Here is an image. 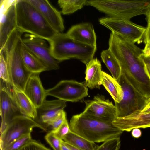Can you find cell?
<instances>
[{
	"label": "cell",
	"mask_w": 150,
	"mask_h": 150,
	"mask_svg": "<svg viewBox=\"0 0 150 150\" xmlns=\"http://www.w3.org/2000/svg\"><path fill=\"white\" fill-rule=\"evenodd\" d=\"M110 50L118 61L122 73L134 88L147 98L150 97V79L142 58V50L125 39L117 41Z\"/></svg>",
	"instance_id": "obj_1"
},
{
	"label": "cell",
	"mask_w": 150,
	"mask_h": 150,
	"mask_svg": "<svg viewBox=\"0 0 150 150\" xmlns=\"http://www.w3.org/2000/svg\"><path fill=\"white\" fill-rule=\"evenodd\" d=\"M69 126L71 131L95 143L120 137L123 132L112 122L97 120L83 112L72 117Z\"/></svg>",
	"instance_id": "obj_2"
},
{
	"label": "cell",
	"mask_w": 150,
	"mask_h": 150,
	"mask_svg": "<svg viewBox=\"0 0 150 150\" xmlns=\"http://www.w3.org/2000/svg\"><path fill=\"white\" fill-rule=\"evenodd\" d=\"M23 33L16 28L9 35L2 51L6 62L9 84L24 91L26 84L33 73L24 65L20 55L19 45Z\"/></svg>",
	"instance_id": "obj_3"
},
{
	"label": "cell",
	"mask_w": 150,
	"mask_h": 150,
	"mask_svg": "<svg viewBox=\"0 0 150 150\" xmlns=\"http://www.w3.org/2000/svg\"><path fill=\"white\" fill-rule=\"evenodd\" d=\"M15 6L16 27L23 33L35 35L47 41L57 33L28 0H17Z\"/></svg>",
	"instance_id": "obj_4"
},
{
	"label": "cell",
	"mask_w": 150,
	"mask_h": 150,
	"mask_svg": "<svg viewBox=\"0 0 150 150\" xmlns=\"http://www.w3.org/2000/svg\"><path fill=\"white\" fill-rule=\"evenodd\" d=\"M53 57L60 62L75 59L86 65L91 59L97 47L85 44L76 40L66 33H56L47 41Z\"/></svg>",
	"instance_id": "obj_5"
},
{
	"label": "cell",
	"mask_w": 150,
	"mask_h": 150,
	"mask_svg": "<svg viewBox=\"0 0 150 150\" xmlns=\"http://www.w3.org/2000/svg\"><path fill=\"white\" fill-rule=\"evenodd\" d=\"M86 5L93 7L109 17L126 20L146 15L150 9V0H87Z\"/></svg>",
	"instance_id": "obj_6"
},
{
	"label": "cell",
	"mask_w": 150,
	"mask_h": 150,
	"mask_svg": "<svg viewBox=\"0 0 150 150\" xmlns=\"http://www.w3.org/2000/svg\"><path fill=\"white\" fill-rule=\"evenodd\" d=\"M118 83L121 86L123 95L121 101L115 103L117 117H125L141 111L148 98L138 93L122 73Z\"/></svg>",
	"instance_id": "obj_7"
},
{
	"label": "cell",
	"mask_w": 150,
	"mask_h": 150,
	"mask_svg": "<svg viewBox=\"0 0 150 150\" xmlns=\"http://www.w3.org/2000/svg\"><path fill=\"white\" fill-rule=\"evenodd\" d=\"M98 21L111 32L119 35L134 43L140 44L142 42L146 27L135 24L130 20L109 16L100 18Z\"/></svg>",
	"instance_id": "obj_8"
},
{
	"label": "cell",
	"mask_w": 150,
	"mask_h": 150,
	"mask_svg": "<svg viewBox=\"0 0 150 150\" xmlns=\"http://www.w3.org/2000/svg\"><path fill=\"white\" fill-rule=\"evenodd\" d=\"M46 129L33 119L23 115L13 118L4 132L1 134L0 149L3 150L13 142L25 134H31L33 128Z\"/></svg>",
	"instance_id": "obj_9"
},
{
	"label": "cell",
	"mask_w": 150,
	"mask_h": 150,
	"mask_svg": "<svg viewBox=\"0 0 150 150\" xmlns=\"http://www.w3.org/2000/svg\"><path fill=\"white\" fill-rule=\"evenodd\" d=\"M47 96L55 97L66 102H80L88 95L85 83L73 80H63L53 87L46 90Z\"/></svg>",
	"instance_id": "obj_10"
},
{
	"label": "cell",
	"mask_w": 150,
	"mask_h": 150,
	"mask_svg": "<svg viewBox=\"0 0 150 150\" xmlns=\"http://www.w3.org/2000/svg\"><path fill=\"white\" fill-rule=\"evenodd\" d=\"M46 40L29 33L25 34L21 40V43L36 56L47 67L48 70H57L59 62L55 59L50 51Z\"/></svg>",
	"instance_id": "obj_11"
},
{
	"label": "cell",
	"mask_w": 150,
	"mask_h": 150,
	"mask_svg": "<svg viewBox=\"0 0 150 150\" xmlns=\"http://www.w3.org/2000/svg\"><path fill=\"white\" fill-rule=\"evenodd\" d=\"M83 112L97 120L112 122L117 117L115 106L103 95L98 94L92 100L84 101Z\"/></svg>",
	"instance_id": "obj_12"
},
{
	"label": "cell",
	"mask_w": 150,
	"mask_h": 150,
	"mask_svg": "<svg viewBox=\"0 0 150 150\" xmlns=\"http://www.w3.org/2000/svg\"><path fill=\"white\" fill-rule=\"evenodd\" d=\"M11 86L1 80L0 88V115L1 118V133L4 131L9 123L14 117L22 115L13 98Z\"/></svg>",
	"instance_id": "obj_13"
},
{
	"label": "cell",
	"mask_w": 150,
	"mask_h": 150,
	"mask_svg": "<svg viewBox=\"0 0 150 150\" xmlns=\"http://www.w3.org/2000/svg\"><path fill=\"white\" fill-rule=\"evenodd\" d=\"M28 0L39 11L57 33H63L65 27L60 11L47 0Z\"/></svg>",
	"instance_id": "obj_14"
},
{
	"label": "cell",
	"mask_w": 150,
	"mask_h": 150,
	"mask_svg": "<svg viewBox=\"0 0 150 150\" xmlns=\"http://www.w3.org/2000/svg\"><path fill=\"white\" fill-rule=\"evenodd\" d=\"M115 127L124 131L129 132L135 128L150 127V112H136L122 117H117L112 122Z\"/></svg>",
	"instance_id": "obj_15"
},
{
	"label": "cell",
	"mask_w": 150,
	"mask_h": 150,
	"mask_svg": "<svg viewBox=\"0 0 150 150\" xmlns=\"http://www.w3.org/2000/svg\"><path fill=\"white\" fill-rule=\"evenodd\" d=\"M66 102L59 99L45 100L39 107L36 108L37 116L34 120L46 125L55 119L64 110Z\"/></svg>",
	"instance_id": "obj_16"
},
{
	"label": "cell",
	"mask_w": 150,
	"mask_h": 150,
	"mask_svg": "<svg viewBox=\"0 0 150 150\" xmlns=\"http://www.w3.org/2000/svg\"><path fill=\"white\" fill-rule=\"evenodd\" d=\"M66 34L76 40L96 47V35L93 25L89 23H83L74 25Z\"/></svg>",
	"instance_id": "obj_17"
},
{
	"label": "cell",
	"mask_w": 150,
	"mask_h": 150,
	"mask_svg": "<svg viewBox=\"0 0 150 150\" xmlns=\"http://www.w3.org/2000/svg\"><path fill=\"white\" fill-rule=\"evenodd\" d=\"M39 73H33L25 86L24 92L36 108L40 107L47 96L39 77Z\"/></svg>",
	"instance_id": "obj_18"
},
{
	"label": "cell",
	"mask_w": 150,
	"mask_h": 150,
	"mask_svg": "<svg viewBox=\"0 0 150 150\" xmlns=\"http://www.w3.org/2000/svg\"><path fill=\"white\" fill-rule=\"evenodd\" d=\"M16 2L6 10L0 14V52L2 51L9 35L16 28Z\"/></svg>",
	"instance_id": "obj_19"
},
{
	"label": "cell",
	"mask_w": 150,
	"mask_h": 150,
	"mask_svg": "<svg viewBox=\"0 0 150 150\" xmlns=\"http://www.w3.org/2000/svg\"><path fill=\"white\" fill-rule=\"evenodd\" d=\"M11 91L14 101L21 113L35 119L37 116L36 108L24 91L15 87Z\"/></svg>",
	"instance_id": "obj_20"
},
{
	"label": "cell",
	"mask_w": 150,
	"mask_h": 150,
	"mask_svg": "<svg viewBox=\"0 0 150 150\" xmlns=\"http://www.w3.org/2000/svg\"><path fill=\"white\" fill-rule=\"evenodd\" d=\"M85 84L89 88H99L102 85V71L100 62L93 58L86 65Z\"/></svg>",
	"instance_id": "obj_21"
},
{
	"label": "cell",
	"mask_w": 150,
	"mask_h": 150,
	"mask_svg": "<svg viewBox=\"0 0 150 150\" xmlns=\"http://www.w3.org/2000/svg\"><path fill=\"white\" fill-rule=\"evenodd\" d=\"M19 52L26 68L33 73H39L49 71L47 67L33 53L21 43L19 45Z\"/></svg>",
	"instance_id": "obj_22"
},
{
	"label": "cell",
	"mask_w": 150,
	"mask_h": 150,
	"mask_svg": "<svg viewBox=\"0 0 150 150\" xmlns=\"http://www.w3.org/2000/svg\"><path fill=\"white\" fill-rule=\"evenodd\" d=\"M102 84L110 94L115 103H120L122 99L123 91L120 83L113 77L102 71Z\"/></svg>",
	"instance_id": "obj_23"
},
{
	"label": "cell",
	"mask_w": 150,
	"mask_h": 150,
	"mask_svg": "<svg viewBox=\"0 0 150 150\" xmlns=\"http://www.w3.org/2000/svg\"><path fill=\"white\" fill-rule=\"evenodd\" d=\"M101 57L112 77L118 82L122 74L121 67L118 61L109 48L102 51Z\"/></svg>",
	"instance_id": "obj_24"
},
{
	"label": "cell",
	"mask_w": 150,
	"mask_h": 150,
	"mask_svg": "<svg viewBox=\"0 0 150 150\" xmlns=\"http://www.w3.org/2000/svg\"><path fill=\"white\" fill-rule=\"evenodd\" d=\"M65 142L81 150H96L95 143L91 142L71 131L64 137Z\"/></svg>",
	"instance_id": "obj_25"
},
{
	"label": "cell",
	"mask_w": 150,
	"mask_h": 150,
	"mask_svg": "<svg viewBox=\"0 0 150 150\" xmlns=\"http://www.w3.org/2000/svg\"><path fill=\"white\" fill-rule=\"evenodd\" d=\"M87 0H59L58 4L64 15L71 14L86 5Z\"/></svg>",
	"instance_id": "obj_26"
},
{
	"label": "cell",
	"mask_w": 150,
	"mask_h": 150,
	"mask_svg": "<svg viewBox=\"0 0 150 150\" xmlns=\"http://www.w3.org/2000/svg\"><path fill=\"white\" fill-rule=\"evenodd\" d=\"M32 139L31 134H25L12 142L3 150H18Z\"/></svg>",
	"instance_id": "obj_27"
},
{
	"label": "cell",
	"mask_w": 150,
	"mask_h": 150,
	"mask_svg": "<svg viewBox=\"0 0 150 150\" xmlns=\"http://www.w3.org/2000/svg\"><path fill=\"white\" fill-rule=\"evenodd\" d=\"M120 144V137L114 138L104 142L96 150H119Z\"/></svg>",
	"instance_id": "obj_28"
},
{
	"label": "cell",
	"mask_w": 150,
	"mask_h": 150,
	"mask_svg": "<svg viewBox=\"0 0 150 150\" xmlns=\"http://www.w3.org/2000/svg\"><path fill=\"white\" fill-rule=\"evenodd\" d=\"M0 77L1 80L9 84L7 64L3 52H0Z\"/></svg>",
	"instance_id": "obj_29"
},
{
	"label": "cell",
	"mask_w": 150,
	"mask_h": 150,
	"mask_svg": "<svg viewBox=\"0 0 150 150\" xmlns=\"http://www.w3.org/2000/svg\"><path fill=\"white\" fill-rule=\"evenodd\" d=\"M45 138L54 150H61L62 140L58 138L52 131L47 133Z\"/></svg>",
	"instance_id": "obj_30"
},
{
	"label": "cell",
	"mask_w": 150,
	"mask_h": 150,
	"mask_svg": "<svg viewBox=\"0 0 150 150\" xmlns=\"http://www.w3.org/2000/svg\"><path fill=\"white\" fill-rule=\"evenodd\" d=\"M67 119L66 113L63 110L55 119L47 125L51 126L52 128V131L55 132Z\"/></svg>",
	"instance_id": "obj_31"
},
{
	"label": "cell",
	"mask_w": 150,
	"mask_h": 150,
	"mask_svg": "<svg viewBox=\"0 0 150 150\" xmlns=\"http://www.w3.org/2000/svg\"><path fill=\"white\" fill-rule=\"evenodd\" d=\"M18 150H51L39 142L32 139Z\"/></svg>",
	"instance_id": "obj_32"
},
{
	"label": "cell",
	"mask_w": 150,
	"mask_h": 150,
	"mask_svg": "<svg viewBox=\"0 0 150 150\" xmlns=\"http://www.w3.org/2000/svg\"><path fill=\"white\" fill-rule=\"evenodd\" d=\"M71 131L67 119L56 131L53 132L58 138L63 140L65 136Z\"/></svg>",
	"instance_id": "obj_33"
},
{
	"label": "cell",
	"mask_w": 150,
	"mask_h": 150,
	"mask_svg": "<svg viewBox=\"0 0 150 150\" xmlns=\"http://www.w3.org/2000/svg\"><path fill=\"white\" fill-rule=\"evenodd\" d=\"M147 26L144 37L143 42L145 45L150 41V9L146 15Z\"/></svg>",
	"instance_id": "obj_34"
},
{
	"label": "cell",
	"mask_w": 150,
	"mask_h": 150,
	"mask_svg": "<svg viewBox=\"0 0 150 150\" xmlns=\"http://www.w3.org/2000/svg\"><path fill=\"white\" fill-rule=\"evenodd\" d=\"M16 0H1L0 14L6 10Z\"/></svg>",
	"instance_id": "obj_35"
},
{
	"label": "cell",
	"mask_w": 150,
	"mask_h": 150,
	"mask_svg": "<svg viewBox=\"0 0 150 150\" xmlns=\"http://www.w3.org/2000/svg\"><path fill=\"white\" fill-rule=\"evenodd\" d=\"M141 113H148L150 112V97L147 99L145 105L141 111H137Z\"/></svg>",
	"instance_id": "obj_36"
},
{
	"label": "cell",
	"mask_w": 150,
	"mask_h": 150,
	"mask_svg": "<svg viewBox=\"0 0 150 150\" xmlns=\"http://www.w3.org/2000/svg\"><path fill=\"white\" fill-rule=\"evenodd\" d=\"M132 134L134 137L138 138L141 136L142 133L140 130L138 128H135L132 130Z\"/></svg>",
	"instance_id": "obj_37"
},
{
	"label": "cell",
	"mask_w": 150,
	"mask_h": 150,
	"mask_svg": "<svg viewBox=\"0 0 150 150\" xmlns=\"http://www.w3.org/2000/svg\"><path fill=\"white\" fill-rule=\"evenodd\" d=\"M141 57L146 64L150 67V54H145L142 53L141 55Z\"/></svg>",
	"instance_id": "obj_38"
},
{
	"label": "cell",
	"mask_w": 150,
	"mask_h": 150,
	"mask_svg": "<svg viewBox=\"0 0 150 150\" xmlns=\"http://www.w3.org/2000/svg\"><path fill=\"white\" fill-rule=\"evenodd\" d=\"M61 150H71L66 145L65 142L62 140L61 143Z\"/></svg>",
	"instance_id": "obj_39"
},
{
	"label": "cell",
	"mask_w": 150,
	"mask_h": 150,
	"mask_svg": "<svg viewBox=\"0 0 150 150\" xmlns=\"http://www.w3.org/2000/svg\"><path fill=\"white\" fill-rule=\"evenodd\" d=\"M66 145L71 150H81L79 149H78L74 146L68 143L65 142Z\"/></svg>",
	"instance_id": "obj_40"
},
{
	"label": "cell",
	"mask_w": 150,
	"mask_h": 150,
	"mask_svg": "<svg viewBox=\"0 0 150 150\" xmlns=\"http://www.w3.org/2000/svg\"><path fill=\"white\" fill-rule=\"evenodd\" d=\"M146 69L147 73L150 79V67L146 64Z\"/></svg>",
	"instance_id": "obj_41"
},
{
	"label": "cell",
	"mask_w": 150,
	"mask_h": 150,
	"mask_svg": "<svg viewBox=\"0 0 150 150\" xmlns=\"http://www.w3.org/2000/svg\"><path fill=\"white\" fill-rule=\"evenodd\" d=\"M0 150H1V149H0Z\"/></svg>",
	"instance_id": "obj_42"
}]
</instances>
